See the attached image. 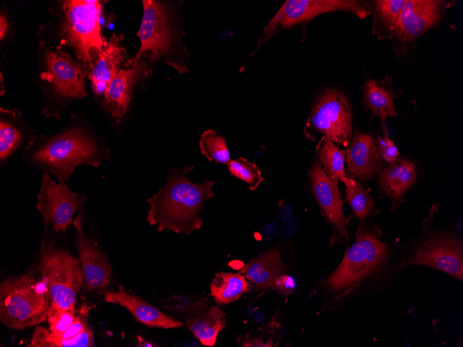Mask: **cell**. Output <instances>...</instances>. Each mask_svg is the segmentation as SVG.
Instances as JSON below:
<instances>
[{
  "label": "cell",
  "mask_w": 463,
  "mask_h": 347,
  "mask_svg": "<svg viewBox=\"0 0 463 347\" xmlns=\"http://www.w3.org/2000/svg\"><path fill=\"white\" fill-rule=\"evenodd\" d=\"M345 161L347 171L351 176L361 179L371 177L381 164L376 142L373 137L356 130L346 150Z\"/></svg>",
  "instance_id": "20"
},
{
  "label": "cell",
  "mask_w": 463,
  "mask_h": 347,
  "mask_svg": "<svg viewBox=\"0 0 463 347\" xmlns=\"http://www.w3.org/2000/svg\"><path fill=\"white\" fill-rule=\"evenodd\" d=\"M1 113L0 161L3 164L23 145L28 131L16 111L1 108Z\"/></svg>",
  "instance_id": "25"
},
{
  "label": "cell",
  "mask_w": 463,
  "mask_h": 347,
  "mask_svg": "<svg viewBox=\"0 0 463 347\" xmlns=\"http://www.w3.org/2000/svg\"><path fill=\"white\" fill-rule=\"evenodd\" d=\"M416 176L414 163L405 159H396L382 170L380 184L382 190L392 200V210L414 183Z\"/></svg>",
  "instance_id": "23"
},
{
  "label": "cell",
  "mask_w": 463,
  "mask_h": 347,
  "mask_svg": "<svg viewBox=\"0 0 463 347\" xmlns=\"http://www.w3.org/2000/svg\"><path fill=\"white\" fill-rule=\"evenodd\" d=\"M188 328L205 346H213L219 332L224 330L226 318L218 306H211L191 314L186 319Z\"/></svg>",
  "instance_id": "24"
},
{
  "label": "cell",
  "mask_w": 463,
  "mask_h": 347,
  "mask_svg": "<svg viewBox=\"0 0 463 347\" xmlns=\"http://www.w3.org/2000/svg\"><path fill=\"white\" fill-rule=\"evenodd\" d=\"M83 310L75 322L64 332L54 333L42 326L35 328L28 347H92L94 332Z\"/></svg>",
  "instance_id": "17"
},
{
  "label": "cell",
  "mask_w": 463,
  "mask_h": 347,
  "mask_svg": "<svg viewBox=\"0 0 463 347\" xmlns=\"http://www.w3.org/2000/svg\"><path fill=\"white\" fill-rule=\"evenodd\" d=\"M402 256L396 254L392 244L380 239L376 228L360 224L354 243L322 281L330 297L329 303L385 290L401 274Z\"/></svg>",
  "instance_id": "1"
},
{
  "label": "cell",
  "mask_w": 463,
  "mask_h": 347,
  "mask_svg": "<svg viewBox=\"0 0 463 347\" xmlns=\"http://www.w3.org/2000/svg\"><path fill=\"white\" fill-rule=\"evenodd\" d=\"M137 339L138 340V344L137 346H143V347H152V346H157L155 344H152L150 341H146L144 339L143 337L140 336H137Z\"/></svg>",
  "instance_id": "37"
},
{
  "label": "cell",
  "mask_w": 463,
  "mask_h": 347,
  "mask_svg": "<svg viewBox=\"0 0 463 347\" xmlns=\"http://www.w3.org/2000/svg\"><path fill=\"white\" fill-rule=\"evenodd\" d=\"M316 152L326 173L336 181H342L347 176L344 173L345 152L324 136L319 141Z\"/></svg>",
  "instance_id": "27"
},
{
  "label": "cell",
  "mask_w": 463,
  "mask_h": 347,
  "mask_svg": "<svg viewBox=\"0 0 463 347\" xmlns=\"http://www.w3.org/2000/svg\"><path fill=\"white\" fill-rule=\"evenodd\" d=\"M285 270L286 266L281 258V251L278 248H273L243 266L239 272L257 289L266 290L274 285L275 280Z\"/></svg>",
  "instance_id": "22"
},
{
  "label": "cell",
  "mask_w": 463,
  "mask_h": 347,
  "mask_svg": "<svg viewBox=\"0 0 463 347\" xmlns=\"http://www.w3.org/2000/svg\"><path fill=\"white\" fill-rule=\"evenodd\" d=\"M311 179L315 197L331 227L339 236L349 240L338 181L331 178L318 162L313 165Z\"/></svg>",
  "instance_id": "15"
},
{
  "label": "cell",
  "mask_w": 463,
  "mask_h": 347,
  "mask_svg": "<svg viewBox=\"0 0 463 347\" xmlns=\"http://www.w3.org/2000/svg\"><path fill=\"white\" fill-rule=\"evenodd\" d=\"M376 142L381 158L390 163L398 159L399 154L398 148L388 136L385 135L383 137L378 135Z\"/></svg>",
  "instance_id": "33"
},
{
  "label": "cell",
  "mask_w": 463,
  "mask_h": 347,
  "mask_svg": "<svg viewBox=\"0 0 463 347\" xmlns=\"http://www.w3.org/2000/svg\"><path fill=\"white\" fill-rule=\"evenodd\" d=\"M130 68L121 69L112 79L104 96V107L117 123L120 122L128 108L134 84L147 74L144 60H140L137 62L130 60Z\"/></svg>",
  "instance_id": "16"
},
{
  "label": "cell",
  "mask_w": 463,
  "mask_h": 347,
  "mask_svg": "<svg viewBox=\"0 0 463 347\" xmlns=\"http://www.w3.org/2000/svg\"><path fill=\"white\" fill-rule=\"evenodd\" d=\"M406 0H376L372 3L374 31L381 28L387 30V35L396 23L403 9ZM388 36V37H389Z\"/></svg>",
  "instance_id": "28"
},
{
  "label": "cell",
  "mask_w": 463,
  "mask_h": 347,
  "mask_svg": "<svg viewBox=\"0 0 463 347\" xmlns=\"http://www.w3.org/2000/svg\"><path fill=\"white\" fill-rule=\"evenodd\" d=\"M37 270L47 287L50 302L64 310H74L77 294L83 283L80 261L44 238Z\"/></svg>",
  "instance_id": "6"
},
{
  "label": "cell",
  "mask_w": 463,
  "mask_h": 347,
  "mask_svg": "<svg viewBox=\"0 0 463 347\" xmlns=\"http://www.w3.org/2000/svg\"><path fill=\"white\" fill-rule=\"evenodd\" d=\"M8 31V20L5 14L1 12L0 14V39L1 41L6 37Z\"/></svg>",
  "instance_id": "36"
},
{
  "label": "cell",
  "mask_w": 463,
  "mask_h": 347,
  "mask_svg": "<svg viewBox=\"0 0 463 347\" xmlns=\"http://www.w3.org/2000/svg\"><path fill=\"white\" fill-rule=\"evenodd\" d=\"M369 7L368 3L356 0L286 1L263 28L257 47L252 55L279 30L309 21L317 15L333 11H346L364 19L371 12Z\"/></svg>",
  "instance_id": "8"
},
{
  "label": "cell",
  "mask_w": 463,
  "mask_h": 347,
  "mask_svg": "<svg viewBox=\"0 0 463 347\" xmlns=\"http://www.w3.org/2000/svg\"><path fill=\"white\" fill-rule=\"evenodd\" d=\"M76 317L75 310H64L50 302L46 320L52 332H64L75 322Z\"/></svg>",
  "instance_id": "32"
},
{
  "label": "cell",
  "mask_w": 463,
  "mask_h": 347,
  "mask_svg": "<svg viewBox=\"0 0 463 347\" xmlns=\"http://www.w3.org/2000/svg\"><path fill=\"white\" fill-rule=\"evenodd\" d=\"M446 8V3L443 1H406L389 37L402 46L414 42L439 24Z\"/></svg>",
  "instance_id": "13"
},
{
  "label": "cell",
  "mask_w": 463,
  "mask_h": 347,
  "mask_svg": "<svg viewBox=\"0 0 463 347\" xmlns=\"http://www.w3.org/2000/svg\"><path fill=\"white\" fill-rule=\"evenodd\" d=\"M392 78L385 75L382 80L370 79L364 88V103L366 109H370L372 118L378 116L381 120L383 131L388 136L385 120L387 117L398 116L401 114L396 111L394 100L401 93L394 94L391 89Z\"/></svg>",
  "instance_id": "21"
},
{
  "label": "cell",
  "mask_w": 463,
  "mask_h": 347,
  "mask_svg": "<svg viewBox=\"0 0 463 347\" xmlns=\"http://www.w3.org/2000/svg\"><path fill=\"white\" fill-rule=\"evenodd\" d=\"M346 186V198L354 215L365 220L372 212L373 200L369 193L356 180L346 176L342 181Z\"/></svg>",
  "instance_id": "29"
},
{
  "label": "cell",
  "mask_w": 463,
  "mask_h": 347,
  "mask_svg": "<svg viewBox=\"0 0 463 347\" xmlns=\"http://www.w3.org/2000/svg\"><path fill=\"white\" fill-rule=\"evenodd\" d=\"M126 56L125 49L121 44V37L114 35L108 41H104L103 51L96 57L88 78L97 96H104L107 88L121 70Z\"/></svg>",
  "instance_id": "18"
},
{
  "label": "cell",
  "mask_w": 463,
  "mask_h": 347,
  "mask_svg": "<svg viewBox=\"0 0 463 347\" xmlns=\"http://www.w3.org/2000/svg\"><path fill=\"white\" fill-rule=\"evenodd\" d=\"M412 250L403 253L400 268L421 265L463 281L462 240L453 233L429 232Z\"/></svg>",
  "instance_id": "7"
},
{
  "label": "cell",
  "mask_w": 463,
  "mask_h": 347,
  "mask_svg": "<svg viewBox=\"0 0 463 347\" xmlns=\"http://www.w3.org/2000/svg\"><path fill=\"white\" fill-rule=\"evenodd\" d=\"M213 183L212 180L196 184L183 174L170 175L165 186L146 200L150 206L147 222L157 225L158 232L168 229L190 235L200 229L203 220L200 213L205 202L214 195Z\"/></svg>",
  "instance_id": "3"
},
{
  "label": "cell",
  "mask_w": 463,
  "mask_h": 347,
  "mask_svg": "<svg viewBox=\"0 0 463 347\" xmlns=\"http://www.w3.org/2000/svg\"><path fill=\"white\" fill-rule=\"evenodd\" d=\"M307 128L322 134L336 145H346L351 136V118L344 95L335 89L323 92L311 110Z\"/></svg>",
  "instance_id": "10"
},
{
  "label": "cell",
  "mask_w": 463,
  "mask_h": 347,
  "mask_svg": "<svg viewBox=\"0 0 463 347\" xmlns=\"http://www.w3.org/2000/svg\"><path fill=\"white\" fill-rule=\"evenodd\" d=\"M274 285L277 292L285 296L291 294L295 286L294 279L289 276L283 274L279 276L275 280Z\"/></svg>",
  "instance_id": "35"
},
{
  "label": "cell",
  "mask_w": 463,
  "mask_h": 347,
  "mask_svg": "<svg viewBox=\"0 0 463 347\" xmlns=\"http://www.w3.org/2000/svg\"><path fill=\"white\" fill-rule=\"evenodd\" d=\"M46 71L42 77L52 84L53 94L60 104L87 96L85 89L86 64H80L62 51H48L45 55ZM59 103V105H60Z\"/></svg>",
  "instance_id": "12"
},
{
  "label": "cell",
  "mask_w": 463,
  "mask_h": 347,
  "mask_svg": "<svg viewBox=\"0 0 463 347\" xmlns=\"http://www.w3.org/2000/svg\"><path fill=\"white\" fill-rule=\"evenodd\" d=\"M201 153L209 161L227 164L231 161L229 151L224 137L213 129L205 130L199 141Z\"/></svg>",
  "instance_id": "30"
},
{
  "label": "cell",
  "mask_w": 463,
  "mask_h": 347,
  "mask_svg": "<svg viewBox=\"0 0 463 347\" xmlns=\"http://www.w3.org/2000/svg\"><path fill=\"white\" fill-rule=\"evenodd\" d=\"M73 224L85 287L87 291L104 289L108 285L111 276L109 261L93 238L85 232L81 213Z\"/></svg>",
  "instance_id": "14"
},
{
  "label": "cell",
  "mask_w": 463,
  "mask_h": 347,
  "mask_svg": "<svg viewBox=\"0 0 463 347\" xmlns=\"http://www.w3.org/2000/svg\"><path fill=\"white\" fill-rule=\"evenodd\" d=\"M105 299L107 303L125 308L137 321L148 327L168 329L183 326L181 321L169 317L155 306L130 294L121 285L117 291L106 293Z\"/></svg>",
  "instance_id": "19"
},
{
  "label": "cell",
  "mask_w": 463,
  "mask_h": 347,
  "mask_svg": "<svg viewBox=\"0 0 463 347\" xmlns=\"http://www.w3.org/2000/svg\"><path fill=\"white\" fill-rule=\"evenodd\" d=\"M142 4L143 17L137 33L141 46L134 58L131 60L137 62L143 56H148L153 62L163 56H171L176 42V33L171 12L160 1L143 0Z\"/></svg>",
  "instance_id": "9"
},
{
  "label": "cell",
  "mask_w": 463,
  "mask_h": 347,
  "mask_svg": "<svg viewBox=\"0 0 463 347\" xmlns=\"http://www.w3.org/2000/svg\"><path fill=\"white\" fill-rule=\"evenodd\" d=\"M85 201L84 195L73 192L67 183H56L47 172L42 170L36 208L45 228L51 226L55 233H64L73 215Z\"/></svg>",
  "instance_id": "11"
},
{
  "label": "cell",
  "mask_w": 463,
  "mask_h": 347,
  "mask_svg": "<svg viewBox=\"0 0 463 347\" xmlns=\"http://www.w3.org/2000/svg\"><path fill=\"white\" fill-rule=\"evenodd\" d=\"M227 165L231 175L245 181L250 190H256L263 180L258 166L243 157L231 160Z\"/></svg>",
  "instance_id": "31"
},
{
  "label": "cell",
  "mask_w": 463,
  "mask_h": 347,
  "mask_svg": "<svg viewBox=\"0 0 463 347\" xmlns=\"http://www.w3.org/2000/svg\"><path fill=\"white\" fill-rule=\"evenodd\" d=\"M170 308L174 310L191 311L192 313L197 312L207 308V303L204 300H192L189 297H175V300L171 301Z\"/></svg>",
  "instance_id": "34"
},
{
  "label": "cell",
  "mask_w": 463,
  "mask_h": 347,
  "mask_svg": "<svg viewBox=\"0 0 463 347\" xmlns=\"http://www.w3.org/2000/svg\"><path fill=\"white\" fill-rule=\"evenodd\" d=\"M62 10V44L72 48L91 69L93 58L102 52L104 44L100 22L102 4L96 0H69L63 1Z\"/></svg>",
  "instance_id": "5"
},
{
  "label": "cell",
  "mask_w": 463,
  "mask_h": 347,
  "mask_svg": "<svg viewBox=\"0 0 463 347\" xmlns=\"http://www.w3.org/2000/svg\"><path fill=\"white\" fill-rule=\"evenodd\" d=\"M250 288L249 281L240 272H217L210 283V296L218 304H228L237 301Z\"/></svg>",
  "instance_id": "26"
},
{
  "label": "cell",
  "mask_w": 463,
  "mask_h": 347,
  "mask_svg": "<svg viewBox=\"0 0 463 347\" xmlns=\"http://www.w3.org/2000/svg\"><path fill=\"white\" fill-rule=\"evenodd\" d=\"M45 283L31 274L10 278L0 286V320L7 327L21 330L47 319L50 303Z\"/></svg>",
  "instance_id": "4"
},
{
  "label": "cell",
  "mask_w": 463,
  "mask_h": 347,
  "mask_svg": "<svg viewBox=\"0 0 463 347\" xmlns=\"http://www.w3.org/2000/svg\"><path fill=\"white\" fill-rule=\"evenodd\" d=\"M28 146L24 160L64 183L68 182L77 166L98 167L109 157V151L100 145L89 129L79 124L52 136H41Z\"/></svg>",
  "instance_id": "2"
}]
</instances>
